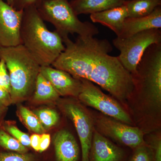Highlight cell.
Segmentation results:
<instances>
[{"label": "cell", "instance_id": "obj_13", "mask_svg": "<svg viewBox=\"0 0 161 161\" xmlns=\"http://www.w3.org/2000/svg\"><path fill=\"white\" fill-rule=\"evenodd\" d=\"M161 28V6H159L152 13L146 16L127 18L124 22L121 32L117 37L127 38L148 30Z\"/></svg>", "mask_w": 161, "mask_h": 161}, {"label": "cell", "instance_id": "obj_23", "mask_svg": "<svg viewBox=\"0 0 161 161\" xmlns=\"http://www.w3.org/2000/svg\"><path fill=\"white\" fill-rule=\"evenodd\" d=\"M0 161H34V158L28 153L1 151Z\"/></svg>", "mask_w": 161, "mask_h": 161}, {"label": "cell", "instance_id": "obj_31", "mask_svg": "<svg viewBox=\"0 0 161 161\" xmlns=\"http://www.w3.org/2000/svg\"><path fill=\"white\" fill-rule=\"evenodd\" d=\"M7 111L6 108H3V107L0 106V127H1L3 124V119L5 116V114Z\"/></svg>", "mask_w": 161, "mask_h": 161}, {"label": "cell", "instance_id": "obj_19", "mask_svg": "<svg viewBox=\"0 0 161 161\" xmlns=\"http://www.w3.org/2000/svg\"><path fill=\"white\" fill-rule=\"evenodd\" d=\"M19 112L23 123L29 130L40 135L44 133L45 129L34 112L23 106L19 107Z\"/></svg>", "mask_w": 161, "mask_h": 161}, {"label": "cell", "instance_id": "obj_12", "mask_svg": "<svg viewBox=\"0 0 161 161\" xmlns=\"http://www.w3.org/2000/svg\"><path fill=\"white\" fill-rule=\"evenodd\" d=\"M90 157L92 161H121L123 151L103 135L94 130Z\"/></svg>", "mask_w": 161, "mask_h": 161}, {"label": "cell", "instance_id": "obj_21", "mask_svg": "<svg viewBox=\"0 0 161 161\" xmlns=\"http://www.w3.org/2000/svg\"><path fill=\"white\" fill-rule=\"evenodd\" d=\"M39 119L44 129H50L54 126L59 122V115L55 110L44 108L34 112Z\"/></svg>", "mask_w": 161, "mask_h": 161}, {"label": "cell", "instance_id": "obj_7", "mask_svg": "<svg viewBox=\"0 0 161 161\" xmlns=\"http://www.w3.org/2000/svg\"><path fill=\"white\" fill-rule=\"evenodd\" d=\"M80 80L82 86L78 98L80 102L104 115L127 125L132 124L130 115L115 99L103 93L93 82L86 79Z\"/></svg>", "mask_w": 161, "mask_h": 161}, {"label": "cell", "instance_id": "obj_30", "mask_svg": "<svg viewBox=\"0 0 161 161\" xmlns=\"http://www.w3.org/2000/svg\"><path fill=\"white\" fill-rule=\"evenodd\" d=\"M40 134H33L30 136L31 147L36 151H39L40 142Z\"/></svg>", "mask_w": 161, "mask_h": 161}, {"label": "cell", "instance_id": "obj_10", "mask_svg": "<svg viewBox=\"0 0 161 161\" xmlns=\"http://www.w3.org/2000/svg\"><path fill=\"white\" fill-rule=\"evenodd\" d=\"M23 10H18L0 0V47L21 44L20 28Z\"/></svg>", "mask_w": 161, "mask_h": 161}, {"label": "cell", "instance_id": "obj_11", "mask_svg": "<svg viewBox=\"0 0 161 161\" xmlns=\"http://www.w3.org/2000/svg\"><path fill=\"white\" fill-rule=\"evenodd\" d=\"M40 73L48 80L60 96L77 97L81 91V80L69 73L50 67L41 66Z\"/></svg>", "mask_w": 161, "mask_h": 161}, {"label": "cell", "instance_id": "obj_25", "mask_svg": "<svg viewBox=\"0 0 161 161\" xmlns=\"http://www.w3.org/2000/svg\"><path fill=\"white\" fill-rule=\"evenodd\" d=\"M0 86L7 90L10 93V80L6 63L3 59H0Z\"/></svg>", "mask_w": 161, "mask_h": 161}, {"label": "cell", "instance_id": "obj_6", "mask_svg": "<svg viewBox=\"0 0 161 161\" xmlns=\"http://www.w3.org/2000/svg\"><path fill=\"white\" fill-rule=\"evenodd\" d=\"M161 43L160 29L148 30L125 38H115L113 45L120 52V63L130 74L136 72L137 64L146 49L150 45Z\"/></svg>", "mask_w": 161, "mask_h": 161}, {"label": "cell", "instance_id": "obj_2", "mask_svg": "<svg viewBox=\"0 0 161 161\" xmlns=\"http://www.w3.org/2000/svg\"><path fill=\"white\" fill-rule=\"evenodd\" d=\"M21 44L41 66H50L65 49L60 35L47 29L36 5L23 10Z\"/></svg>", "mask_w": 161, "mask_h": 161}, {"label": "cell", "instance_id": "obj_8", "mask_svg": "<svg viewBox=\"0 0 161 161\" xmlns=\"http://www.w3.org/2000/svg\"><path fill=\"white\" fill-rule=\"evenodd\" d=\"M61 103V110L73 122L80 140L81 148V161H89L93 132L94 119L80 103L69 99Z\"/></svg>", "mask_w": 161, "mask_h": 161}, {"label": "cell", "instance_id": "obj_3", "mask_svg": "<svg viewBox=\"0 0 161 161\" xmlns=\"http://www.w3.org/2000/svg\"><path fill=\"white\" fill-rule=\"evenodd\" d=\"M0 59L9 73L12 103L28 98L34 92L40 64L22 44L0 47Z\"/></svg>", "mask_w": 161, "mask_h": 161}, {"label": "cell", "instance_id": "obj_5", "mask_svg": "<svg viewBox=\"0 0 161 161\" xmlns=\"http://www.w3.org/2000/svg\"><path fill=\"white\" fill-rule=\"evenodd\" d=\"M134 92H138L149 100L154 108L161 106V43L150 45L146 49L132 74Z\"/></svg>", "mask_w": 161, "mask_h": 161}, {"label": "cell", "instance_id": "obj_18", "mask_svg": "<svg viewBox=\"0 0 161 161\" xmlns=\"http://www.w3.org/2000/svg\"><path fill=\"white\" fill-rule=\"evenodd\" d=\"M34 93V100L37 102L57 100L60 96L50 82L40 73L36 80Z\"/></svg>", "mask_w": 161, "mask_h": 161}, {"label": "cell", "instance_id": "obj_20", "mask_svg": "<svg viewBox=\"0 0 161 161\" xmlns=\"http://www.w3.org/2000/svg\"><path fill=\"white\" fill-rule=\"evenodd\" d=\"M0 147L6 150L26 153L28 149L0 127Z\"/></svg>", "mask_w": 161, "mask_h": 161}, {"label": "cell", "instance_id": "obj_14", "mask_svg": "<svg viewBox=\"0 0 161 161\" xmlns=\"http://www.w3.org/2000/svg\"><path fill=\"white\" fill-rule=\"evenodd\" d=\"M57 161H78L79 148L74 136L66 130H61L53 137Z\"/></svg>", "mask_w": 161, "mask_h": 161}, {"label": "cell", "instance_id": "obj_27", "mask_svg": "<svg viewBox=\"0 0 161 161\" xmlns=\"http://www.w3.org/2000/svg\"><path fill=\"white\" fill-rule=\"evenodd\" d=\"M152 147L153 150V158L154 161H161V136L154 139L152 142Z\"/></svg>", "mask_w": 161, "mask_h": 161}, {"label": "cell", "instance_id": "obj_26", "mask_svg": "<svg viewBox=\"0 0 161 161\" xmlns=\"http://www.w3.org/2000/svg\"><path fill=\"white\" fill-rule=\"evenodd\" d=\"M12 103L9 92L0 86V106L7 108Z\"/></svg>", "mask_w": 161, "mask_h": 161}, {"label": "cell", "instance_id": "obj_34", "mask_svg": "<svg viewBox=\"0 0 161 161\" xmlns=\"http://www.w3.org/2000/svg\"><path fill=\"white\" fill-rule=\"evenodd\" d=\"M38 1H39V0H38Z\"/></svg>", "mask_w": 161, "mask_h": 161}, {"label": "cell", "instance_id": "obj_4", "mask_svg": "<svg viewBox=\"0 0 161 161\" xmlns=\"http://www.w3.org/2000/svg\"><path fill=\"white\" fill-rule=\"evenodd\" d=\"M36 6L43 21L54 26L62 40L69 34L94 37L99 33L95 25L79 19L68 0H39Z\"/></svg>", "mask_w": 161, "mask_h": 161}, {"label": "cell", "instance_id": "obj_28", "mask_svg": "<svg viewBox=\"0 0 161 161\" xmlns=\"http://www.w3.org/2000/svg\"><path fill=\"white\" fill-rule=\"evenodd\" d=\"M38 0H14L13 7L18 10H23L29 6L36 5Z\"/></svg>", "mask_w": 161, "mask_h": 161}, {"label": "cell", "instance_id": "obj_17", "mask_svg": "<svg viewBox=\"0 0 161 161\" xmlns=\"http://www.w3.org/2000/svg\"><path fill=\"white\" fill-rule=\"evenodd\" d=\"M124 5L126 7L128 18L142 17L150 14L161 6V0H130L126 1Z\"/></svg>", "mask_w": 161, "mask_h": 161}, {"label": "cell", "instance_id": "obj_1", "mask_svg": "<svg viewBox=\"0 0 161 161\" xmlns=\"http://www.w3.org/2000/svg\"><path fill=\"white\" fill-rule=\"evenodd\" d=\"M65 49L52 66L74 78L94 82L121 102L133 94L134 81L118 57L109 54L113 50L106 39L78 36L75 42L63 39Z\"/></svg>", "mask_w": 161, "mask_h": 161}, {"label": "cell", "instance_id": "obj_32", "mask_svg": "<svg viewBox=\"0 0 161 161\" xmlns=\"http://www.w3.org/2000/svg\"><path fill=\"white\" fill-rule=\"evenodd\" d=\"M6 3L12 6H13L14 0H6Z\"/></svg>", "mask_w": 161, "mask_h": 161}, {"label": "cell", "instance_id": "obj_22", "mask_svg": "<svg viewBox=\"0 0 161 161\" xmlns=\"http://www.w3.org/2000/svg\"><path fill=\"white\" fill-rule=\"evenodd\" d=\"M1 128L17 140L24 147H31L30 137L29 136L19 130L17 127L11 122L3 121Z\"/></svg>", "mask_w": 161, "mask_h": 161}, {"label": "cell", "instance_id": "obj_29", "mask_svg": "<svg viewBox=\"0 0 161 161\" xmlns=\"http://www.w3.org/2000/svg\"><path fill=\"white\" fill-rule=\"evenodd\" d=\"M50 135L43 133L40 137V150L39 152H42L46 150L49 147L50 144Z\"/></svg>", "mask_w": 161, "mask_h": 161}, {"label": "cell", "instance_id": "obj_33", "mask_svg": "<svg viewBox=\"0 0 161 161\" xmlns=\"http://www.w3.org/2000/svg\"><path fill=\"white\" fill-rule=\"evenodd\" d=\"M126 1H130V0H126Z\"/></svg>", "mask_w": 161, "mask_h": 161}, {"label": "cell", "instance_id": "obj_16", "mask_svg": "<svg viewBox=\"0 0 161 161\" xmlns=\"http://www.w3.org/2000/svg\"><path fill=\"white\" fill-rule=\"evenodd\" d=\"M126 0H71L70 4L77 15L93 14L122 6Z\"/></svg>", "mask_w": 161, "mask_h": 161}, {"label": "cell", "instance_id": "obj_9", "mask_svg": "<svg viewBox=\"0 0 161 161\" xmlns=\"http://www.w3.org/2000/svg\"><path fill=\"white\" fill-rule=\"evenodd\" d=\"M94 126L102 135L131 148L143 145V134L136 127L124 123L105 115H97L93 118Z\"/></svg>", "mask_w": 161, "mask_h": 161}, {"label": "cell", "instance_id": "obj_15", "mask_svg": "<svg viewBox=\"0 0 161 161\" xmlns=\"http://www.w3.org/2000/svg\"><path fill=\"white\" fill-rule=\"evenodd\" d=\"M128 17L126 7L125 5L93 14L90 19L94 23H98L108 27L117 37L120 35L125 20Z\"/></svg>", "mask_w": 161, "mask_h": 161}, {"label": "cell", "instance_id": "obj_24", "mask_svg": "<svg viewBox=\"0 0 161 161\" xmlns=\"http://www.w3.org/2000/svg\"><path fill=\"white\" fill-rule=\"evenodd\" d=\"M136 148L130 161H153V156L149 147L143 144Z\"/></svg>", "mask_w": 161, "mask_h": 161}]
</instances>
